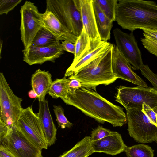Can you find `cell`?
<instances>
[{
	"label": "cell",
	"mask_w": 157,
	"mask_h": 157,
	"mask_svg": "<svg viewBox=\"0 0 157 157\" xmlns=\"http://www.w3.org/2000/svg\"><path fill=\"white\" fill-rule=\"evenodd\" d=\"M62 100L101 124L108 122L113 127H121L127 122L123 108L115 105L91 89L81 87L69 91Z\"/></svg>",
	"instance_id": "6da1fadb"
},
{
	"label": "cell",
	"mask_w": 157,
	"mask_h": 157,
	"mask_svg": "<svg viewBox=\"0 0 157 157\" xmlns=\"http://www.w3.org/2000/svg\"><path fill=\"white\" fill-rule=\"evenodd\" d=\"M115 18L122 28L132 32L143 28L157 30V4L151 1L119 0Z\"/></svg>",
	"instance_id": "7a4b0ae2"
},
{
	"label": "cell",
	"mask_w": 157,
	"mask_h": 157,
	"mask_svg": "<svg viewBox=\"0 0 157 157\" xmlns=\"http://www.w3.org/2000/svg\"><path fill=\"white\" fill-rule=\"evenodd\" d=\"M113 45L101 56L68 78L77 79L80 82L82 87L95 91L99 85H107L115 82L117 78L113 74L112 68Z\"/></svg>",
	"instance_id": "3957f363"
},
{
	"label": "cell",
	"mask_w": 157,
	"mask_h": 157,
	"mask_svg": "<svg viewBox=\"0 0 157 157\" xmlns=\"http://www.w3.org/2000/svg\"><path fill=\"white\" fill-rule=\"evenodd\" d=\"M130 136L136 142L150 143L157 140V112L149 106L126 109Z\"/></svg>",
	"instance_id": "277c9868"
},
{
	"label": "cell",
	"mask_w": 157,
	"mask_h": 157,
	"mask_svg": "<svg viewBox=\"0 0 157 157\" xmlns=\"http://www.w3.org/2000/svg\"><path fill=\"white\" fill-rule=\"evenodd\" d=\"M46 10L52 12L68 31L78 36L83 26L79 0H47Z\"/></svg>",
	"instance_id": "5b68a950"
},
{
	"label": "cell",
	"mask_w": 157,
	"mask_h": 157,
	"mask_svg": "<svg viewBox=\"0 0 157 157\" xmlns=\"http://www.w3.org/2000/svg\"><path fill=\"white\" fill-rule=\"evenodd\" d=\"M115 97L116 101L126 109L141 108L145 105L157 112V90L154 87L120 86Z\"/></svg>",
	"instance_id": "8992f818"
},
{
	"label": "cell",
	"mask_w": 157,
	"mask_h": 157,
	"mask_svg": "<svg viewBox=\"0 0 157 157\" xmlns=\"http://www.w3.org/2000/svg\"><path fill=\"white\" fill-rule=\"evenodd\" d=\"M22 99L16 95L9 86L3 73H0V121L7 126H15L24 109Z\"/></svg>",
	"instance_id": "52a82bcc"
},
{
	"label": "cell",
	"mask_w": 157,
	"mask_h": 157,
	"mask_svg": "<svg viewBox=\"0 0 157 157\" xmlns=\"http://www.w3.org/2000/svg\"><path fill=\"white\" fill-rule=\"evenodd\" d=\"M0 145L16 157H42V149L16 126L9 127L7 133L0 136Z\"/></svg>",
	"instance_id": "ba28073f"
},
{
	"label": "cell",
	"mask_w": 157,
	"mask_h": 157,
	"mask_svg": "<svg viewBox=\"0 0 157 157\" xmlns=\"http://www.w3.org/2000/svg\"><path fill=\"white\" fill-rule=\"evenodd\" d=\"M20 12L21 40L24 48H27L31 45L35 36L43 26L42 13L34 3L28 1L21 6Z\"/></svg>",
	"instance_id": "9c48e42d"
},
{
	"label": "cell",
	"mask_w": 157,
	"mask_h": 157,
	"mask_svg": "<svg viewBox=\"0 0 157 157\" xmlns=\"http://www.w3.org/2000/svg\"><path fill=\"white\" fill-rule=\"evenodd\" d=\"M15 126L39 148L48 149V146L39 118L31 107L24 109Z\"/></svg>",
	"instance_id": "30bf717a"
},
{
	"label": "cell",
	"mask_w": 157,
	"mask_h": 157,
	"mask_svg": "<svg viewBox=\"0 0 157 157\" xmlns=\"http://www.w3.org/2000/svg\"><path fill=\"white\" fill-rule=\"evenodd\" d=\"M113 34L118 49L132 65L134 70H140L144 65L141 53L133 32L124 33L119 28L113 30Z\"/></svg>",
	"instance_id": "8fae6325"
},
{
	"label": "cell",
	"mask_w": 157,
	"mask_h": 157,
	"mask_svg": "<svg viewBox=\"0 0 157 157\" xmlns=\"http://www.w3.org/2000/svg\"><path fill=\"white\" fill-rule=\"evenodd\" d=\"M23 60L31 65L42 64L48 61L54 62L64 53L61 43L47 47L31 45L22 50Z\"/></svg>",
	"instance_id": "7c38bea8"
},
{
	"label": "cell",
	"mask_w": 157,
	"mask_h": 157,
	"mask_svg": "<svg viewBox=\"0 0 157 157\" xmlns=\"http://www.w3.org/2000/svg\"><path fill=\"white\" fill-rule=\"evenodd\" d=\"M112 68L113 74L117 78L138 86H148L146 82L133 71L132 66L115 44L112 48Z\"/></svg>",
	"instance_id": "4fadbf2b"
},
{
	"label": "cell",
	"mask_w": 157,
	"mask_h": 157,
	"mask_svg": "<svg viewBox=\"0 0 157 157\" xmlns=\"http://www.w3.org/2000/svg\"><path fill=\"white\" fill-rule=\"evenodd\" d=\"M93 0H79L83 28L89 36L92 47L97 46L101 41L96 24Z\"/></svg>",
	"instance_id": "5bb4252c"
},
{
	"label": "cell",
	"mask_w": 157,
	"mask_h": 157,
	"mask_svg": "<svg viewBox=\"0 0 157 157\" xmlns=\"http://www.w3.org/2000/svg\"><path fill=\"white\" fill-rule=\"evenodd\" d=\"M91 145L94 153H104L112 155L125 152L127 147L121 135L116 132L100 140L91 141Z\"/></svg>",
	"instance_id": "9a60e30c"
},
{
	"label": "cell",
	"mask_w": 157,
	"mask_h": 157,
	"mask_svg": "<svg viewBox=\"0 0 157 157\" xmlns=\"http://www.w3.org/2000/svg\"><path fill=\"white\" fill-rule=\"evenodd\" d=\"M43 26L53 33L59 41L67 40L75 44L78 36L74 34L61 24L51 12L46 10L42 13Z\"/></svg>",
	"instance_id": "2e32d148"
},
{
	"label": "cell",
	"mask_w": 157,
	"mask_h": 157,
	"mask_svg": "<svg viewBox=\"0 0 157 157\" xmlns=\"http://www.w3.org/2000/svg\"><path fill=\"white\" fill-rule=\"evenodd\" d=\"M37 115L39 118L48 146L53 145L56 140L57 129L51 115L48 101H39V109Z\"/></svg>",
	"instance_id": "e0dca14e"
},
{
	"label": "cell",
	"mask_w": 157,
	"mask_h": 157,
	"mask_svg": "<svg viewBox=\"0 0 157 157\" xmlns=\"http://www.w3.org/2000/svg\"><path fill=\"white\" fill-rule=\"evenodd\" d=\"M113 45L108 42L101 40L96 47L86 52L77 62L71 64L66 70L64 77H70L79 71L91 62L99 57Z\"/></svg>",
	"instance_id": "ac0fdd59"
},
{
	"label": "cell",
	"mask_w": 157,
	"mask_h": 157,
	"mask_svg": "<svg viewBox=\"0 0 157 157\" xmlns=\"http://www.w3.org/2000/svg\"><path fill=\"white\" fill-rule=\"evenodd\" d=\"M52 82V75L48 71L40 69L36 70L32 75L31 85L32 89L36 94L39 101L45 100Z\"/></svg>",
	"instance_id": "d6986e66"
},
{
	"label": "cell",
	"mask_w": 157,
	"mask_h": 157,
	"mask_svg": "<svg viewBox=\"0 0 157 157\" xmlns=\"http://www.w3.org/2000/svg\"><path fill=\"white\" fill-rule=\"evenodd\" d=\"M93 4L97 27L101 40L107 42L110 38L113 22L103 13L96 0H93Z\"/></svg>",
	"instance_id": "ffe728a7"
},
{
	"label": "cell",
	"mask_w": 157,
	"mask_h": 157,
	"mask_svg": "<svg viewBox=\"0 0 157 157\" xmlns=\"http://www.w3.org/2000/svg\"><path fill=\"white\" fill-rule=\"evenodd\" d=\"M93 153L90 137L86 136L59 157H88Z\"/></svg>",
	"instance_id": "44dd1931"
},
{
	"label": "cell",
	"mask_w": 157,
	"mask_h": 157,
	"mask_svg": "<svg viewBox=\"0 0 157 157\" xmlns=\"http://www.w3.org/2000/svg\"><path fill=\"white\" fill-rule=\"evenodd\" d=\"M60 42L56 37L43 26L35 36L31 45L38 47H47L56 45Z\"/></svg>",
	"instance_id": "7402d4cb"
},
{
	"label": "cell",
	"mask_w": 157,
	"mask_h": 157,
	"mask_svg": "<svg viewBox=\"0 0 157 157\" xmlns=\"http://www.w3.org/2000/svg\"><path fill=\"white\" fill-rule=\"evenodd\" d=\"M90 44L89 36L83 28L82 31L78 36L75 43V52L72 64L77 62L86 52L96 47H91Z\"/></svg>",
	"instance_id": "603a6c76"
},
{
	"label": "cell",
	"mask_w": 157,
	"mask_h": 157,
	"mask_svg": "<svg viewBox=\"0 0 157 157\" xmlns=\"http://www.w3.org/2000/svg\"><path fill=\"white\" fill-rule=\"evenodd\" d=\"M70 80L64 77L62 78H57L52 81L48 93L53 98H65L69 91L68 85Z\"/></svg>",
	"instance_id": "cb8c5ba5"
},
{
	"label": "cell",
	"mask_w": 157,
	"mask_h": 157,
	"mask_svg": "<svg viewBox=\"0 0 157 157\" xmlns=\"http://www.w3.org/2000/svg\"><path fill=\"white\" fill-rule=\"evenodd\" d=\"M154 151L148 145L139 144L127 146L125 152L127 157H154Z\"/></svg>",
	"instance_id": "d4e9b609"
},
{
	"label": "cell",
	"mask_w": 157,
	"mask_h": 157,
	"mask_svg": "<svg viewBox=\"0 0 157 157\" xmlns=\"http://www.w3.org/2000/svg\"><path fill=\"white\" fill-rule=\"evenodd\" d=\"M101 11L112 22L116 21V7L117 0H96Z\"/></svg>",
	"instance_id": "484cf974"
},
{
	"label": "cell",
	"mask_w": 157,
	"mask_h": 157,
	"mask_svg": "<svg viewBox=\"0 0 157 157\" xmlns=\"http://www.w3.org/2000/svg\"><path fill=\"white\" fill-rule=\"evenodd\" d=\"M53 111L55 113L58 124L62 129L66 128H70L73 124L69 121L64 114V110L60 105L53 106Z\"/></svg>",
	"instance_id": "4316f807"
},
{
	"label": "cell",
	"mask_w": 157,
	"mask_h": 157,
	"mask_svg": "<svg viewBox=\"0 0 157 157\" xmlns=\"http://www.w3.org/2000/svg\"><path fill=\"white\" fill-rule=\"evenodd\" d=\"M113 132L103 128L102 126H98L91 132L90 136L91 141H94L103 138L111 135L113 133Z\"/></svg>",
	"instance_id": "83f0119b"
},
{
	"label": "cell",
	"mask_w": 157,
	"mask_h": 157,
	"mask_svg": "<svg viewBox=\"0 0 157 157\" xmlns=\"http://www.w3.org/2000/svg\"><path fill=\"white\" fill-rule=\"evenodd\" d=\"M21 1V0H0V15L7 14Z\"/></svg>",
	"instance_id": "f1b7e54d"
},
{
	"label": "cell",
	"mask_w": 157,
	"mask_h": 157,
	"mask_svg": "<svg viewBox=\"0 0 157 157\" xmlns=\"http://www.w3.org/2000/svg\"><path fill=\"white\" fill-rule=\"evenodd\" d=\"M142 74L152 84L153 87L157 90V75L154 73L147 65H144L140 69Z\"/></svg>",
	"instance_id": "f546056e"
},
{
	"label": "cell",
	"mask_w": 157,
	"mask_h": 157,
	"mask_svg": "<svg viewBox=\"0 0 157 157\" xmlns=\"http://www.w3.org/2000/svg\"><path fill=\"white\" fill-rule=\"evenodd\" d=\"M141 39L144 46L150 53L157 56V41L146 36Z\"/></svg>",
	"instance_id": "4dcf8cb0"
},
{
	"label": "cell",
	"mask_w": 157,
	"mask_h": 157,
	"mask_svg": "<svg viewBox=\"0 0 157 157\" xmlns=\"http://www.w3.org/2000/svg\"><path fill=\"white\" fill-rule=\"evenodd\" d=\"M61 46L63 50L74 54L75 52V44L67 41H62Z\"/></svg>",
	"instance_id": "1f68e13d"
},
{
	"label": "cell",
	"mask_w": 157,
	"mask_h": 157,
	"mask_svg": "<svg viewBox=\"0 0 157 157\" xmlns=\"http://www.w3.org/2000/svg\"><path fill=\"white\" fill-rule=\"evenodd\" d=\"M144 36H146L157 41V30L154 29L143 28Z\"/></svg>",
	"instance_id": "d6a6232c"
},
{
	"label": "cell",
	"mask_w": 157,
	"mask_h": 157,
	"mask_svg": "<svg viewBox=\"0 0 157 157\" xmlns=\"http://www.w3.org/2000/svg\"><path fill=\"white\" fill-rule=\"evenodd\" d=\"M70 80L68 85V92L75 91L82 87L81 83L78 80L75 79Z\"/></svg>",
	"instance_id": "836d02e7"
},
{
	"label": "cell",
	"mask_w": 157,
	"mask_h": 157,
	"mask_svg": "<svg viewBox=\"0 0 157 157\" xmlns=\"http://www.w3.org/2000/svg\"><path fill=\"white\" fill-rule=\"evenodd\" d=\"M0 157H16L5 147L0 145Z\"/></svg>",
	"instance_id": "e575fe53"
},
{
	"label": "cell",
	"mask_w": 157,
	"mask_h": 157,
	"mask_svg": "<svg viewBox=\"0 0 157 157\" xmlns=\"http://www.w3.org/2000/svg\"><path fill=\"white\" fill-rule=\"evenodd\" d=\"M28 95L29 97L31 98H37V96L36 94L33 89H32L29 92Z\"/></svg>",
	"instance_id": "d590c367"
},
{
	"label": "cell",
	"mask_w": 157,
	"mask_h": 157,
	"mask_svg": "<svg viewBox=\"0 0 157 157\" xmlns=\"http://www.w3.org/2000/svg\"><path fill=\"white\" fill-rule=\"evenodd\" d=\"M157 144V140L155 141Z\"/></svg>",
	"instance_id": "8d00e7d4"
}]
</instances>
